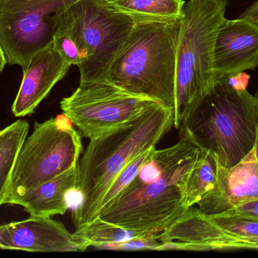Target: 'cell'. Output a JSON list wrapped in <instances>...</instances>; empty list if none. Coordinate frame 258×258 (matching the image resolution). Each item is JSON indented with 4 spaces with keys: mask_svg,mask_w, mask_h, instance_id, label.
I'll list each match as a JSON object with an SVG mask.
<instances>
[{
    "mask_svg": "<svg viewBox=\"0 0 258 258\" xmlns=\"http://www.w3.org/2000/svg\"><path fill=\"white\" fill-rule=\"evenodd\" d=\"M199 151L183 139L168 148H155L126 189L98 218L128 230L163 231L187 209L185 185Z\"/></svg>",
    "mask_w": 258,
    "mask_h": 258,
    "instance_id": "6da1fadb",
    "label": "cell"
},
{
    "mask_svg": "<svg viewBox=\"0 0 258 258\" xmlns=\"http://www.w3.org/2000/svg\"><path fill=\"white\" fill-rule=\"evenodd\" d=\"M174 126V111L160 104L132 122L90 139L79 163L78 188L83 202L74 210L76 227L99 217L110 186L134 159L156 146Z\"/></svg>",
    "mask_w": 258,
    "mask_h": 258,
    "instance_id": "7a4b0ae2",
    "label": "cell"
},
{
    "mask_svg": "<svg viewBox=\"0 0 258 258\" xmlns=\"http://www.w3.org/2000/svg\"><path fill=\"white\" fill-rule=\"evenodd\" d=\"M257 127L258 90L253 95L236 89L224 78L191 109L178 129L180 139L230 168L254 148Z\"/></svg>",
    "mask_w": 258,
    "mask_h": 258,
    "instance_id": "3957f363",
    "label": "cell"
},
{
    "mask_svg": "<svg viewBox=\"0 0 258 258\" xmlns=\"http://www.w3.org/2000/svg\"><path fill=\"white\" fill-rule=\"evenodd\" d=\"M135 24L104 0H77L57 18L52 42L67 62L78 67L80 84L104 83Z\"/></svg>",
    "mask_w": 258,
    "mask_h": 258,
    "instance_id": "277c9868",
    "label": "cell"
},
{
    "mask_svg": "<svg viewBox=\"0 0 258 258\" xmlns=\"http://www.w3.org/2000/svg\"><path fill=\"white\" fill-rule=\"evenodd\" d=\"M180 20L135 24L104 83L174 111Z\"/></svg>",
    "mask_w": 258,
    "mask_h": 258,
    "instance_id": "5b68a950",
    "label": "cell"
},
{
    "mask_svg": "<svg viewBox=\"0 0 258 258\" xmlns=\"http://www.w3.org/2000/svg\"><path fill=\"white\" fill-rule=\"evenodd\" d=\"M229 0H188L180 20L176 61L174 127L218 83L215 72L217 36L226 21Z\"/></svg>",
    "mask_w": 258,
    "mask_h": 258,
    "instance_id": "8992f818",
    "label": "cell"
},
{
    "mask_svg": "<svg viewBox=\"0 0 258 258\" xmlns=\"http://www.w3.org/2000/svg\"><path fill=\"white\" fill-rule=\"evenodd\" d=\"M64 115L34 123L18 153L6 204H16L27 192L79 163L81 136Z\"/></svg>",
    "mask_w": 258,
    "mask_h": 258,
    "instance_id": "52a82bcc",
    "label": "cell"
},
{
    "mask_svg": "<svg viewBox=\"0 0 258 258\" xmlns=\"http://www.w3.org/2000/svg\"><path fill=\"white\" fill-rule=\"evenodd\" d=\"M157 104L109 83H95L80 84L62 98L60 107L81 136L92 139L132 122Z\"/></svg>",
    "mask_w": 258,
    "mask_h": 258,
    "instance_id": "ba28073f",
    "label": "cell"
},
{
    "mask_svg": "<svg viewBox=\"0 0 258 258\" xmlns=\"http://www.w3.org/2000/svg\"><path fill=\"white\" fill-rule=\"evenodd\" d=\"M77 0H1L0 45L7 63L27 69L33 55L52 41L60 14Z\"/></svg>",
    "mask_w": 258,
    "mask_h": 258,
    "instance_id": "9c48e42d",
    "label": "cell"
},
{
    "mask_svg": "<svg viewBox=\"0 0 258 258\" xmlns=\"http://www.w3.org/2000/svg\"><path fill=\"white\" fill-rule=\"evenodd\" d=\"M255 200H258V164L254 145L232 168H224L217 161L216 183L197 204L202 212L214 216Z\"/></svg>",
    "mask_w": 258,
    "mask_h": 258,
    "instance_id": "30bf717a",
    "label": "cell"
},
{
    "mask_svg": "<svg viewBox=\"0 0 258 258\" xmlns=\"http://www.w3.org/2000/svg\"><path fill=\"white\" fill-rule=\"evenodd\" d=\"M0 249L30 252L84 251L65 226L48 217H30L0 226Z\"/></svg>",
    "mask_w": 258,
    "mask_h": 258,
    "instance_id": "8fae6325",
    "label": "cell"
},
{
    "mask_svg": "<svg viewBox=\"0 0 258 258\" xmlns=\"http://www.w3.org/2000/svg\"><path fill=\"white\" fill-rule=\"evenodd\" d=\"M72 65L56 49L52 41L33 55L23 71L19 90L12 107L16 118L31 115Z\"/></svg>",
    "mask_w": 258,
    "mask_h": 258,
    "instance_id": "7c38bea8",
    "label": "cell"
},
{
    "mask_svg": "<svg viewBox=\"0 0 258 258\" xmlns=\"http://www.w3.org/2000/svg\"><path fill=\"white\" fill-rule=\"evenodd\" d=\"M258 68V23L246 18L226 19L215 45L218 80Z\"/></svg>",
    "mask_w": 258,
    "mask_h": 258,
    "instance_id": "4fadbf2b",
    "label": "cell"
},
{
    "mask_svg": "<svg viewBox=\"0 0 258 258\" xmlns=\"http://www.w3.org/2000/svg\"><path fill=\"white\" fill-rule=\"evenodd\" d=\"M79 163L54 178L27 192L16 202L30 217L63 215L70 209V191L78 187Z\"/></svg>",
    "mask_w": 258,
    "mask_h": 258,
    "instance_id": "5bb4252c",
    "label": "cell"
},
{
    "mask_svg": "<svg viewBox=\"0 0 258 258\" xmlns=\"http://www.w3.org/2000/svg\"><path fill=\"white\" fill-rule=\"evenodd\" d=\"M135 24L173 22L183 16L184 0H104Z\"/></svg>",
    "mask_w": 258,
    "mask_h": 258,
    "instance_id": "9a60e30c",
    "label": "cell"
},
{
    "mask_svg": "<svg viewBox=\"0 0 258 258\" xmlns=\"http://www.w3.org/2000/svg\"><path fill=\"white\" fill-rule=\"evenodd\" d=\"M28 133V123L21 119L0 130V206L6 204L15 162Z\"/></svg>",
    "mask_w": 258,
    "mask_h": 258,
    "instance_id": "2e32d148",
    "label": "cell"
},
{
    "mask_svg": "<svg viewBox=\"0 0 258 258\" xmlns=\"http://www.w3.org/2000/svg\"><path fill=\"white\" fill-rule=\"evenodd\" d=\"M76 228L77 229L73 233V236L76 242H78L86 249L89 246H93L98 249L100 246L106 244L124 242L134 238L156 233L128 230L103 221L100 218L87 224L79 226Z\"/></svg>",
    "mask_w": 258,
    "mask_h": 258,
    "instance_id": "e0dca14e",
    "label": "cell"
},
{
    "mask_svg": "<svg viewBox=\"0 0 258 258\" xmlns=\"http://www.w3.org/2000/svg\"><path fill=\"white\" fill-rule=\"evenodd\" d=\"M217 181V161L210 153L200 150L186 178L184 205L186 209L198 204Z\"/></svg>",
    "mask_w": 258,
    "mask_h": 258,
    "instance_id": "ac0fdd59",
    "label": "cell"
},
{
    "mask_svg": "<svg viewBox=\"0 0 258 258\" xmlns=\"http://www.w3.org/2000/svg\"><path fill=\"white\" fill-rule=\"evenodd\" d=\"M155 148L156 147L150 148L144 152L141 153L139 156H138L136 159H134L129 165H127L126 168L116 177V180L112 183L103 198L101 205V212L103 209L113 204L122 195V192L126 189L130 183L133 181L134 179L137 177L141 166L150 158Z\"/></svg>",
    "mask_w": 258,
    "mask_h": 258,
    "instance_id": "d6986e66",
    "label": "cell"
},
{
    "mask_svg": "<svg viewBox=\"0 0 258 258\" xmlns=\"http://www.w3.org/2000/svg\"><path fill=\"white\" fill-rule=\"evenodd\" d=\"M157 233H151L145 236L134 238L124 242H115V243L106 244L101 245L98 249L106 250H155L157 251L160 246L161 242L156 239Z\"/></svg>",
    "mask_w": 258,
    "mask_h": 258,
    "instance_id": "ffe728a7",
    "label": "cell"
},
{
    "mask_svg": "<svg viewBox=\"0 0 258 258\" xmlns=\"http://www.w3.org/2000/svg\"><path fill=\"white\" fill-rule=\"evenodd\" d=\"M219 215L247 218L258 221V200L236 206L228 212Z\"/></svg>",
    "mask_w": 258,
    "mask_h": 258,
    "instance_id": "44dd1931",
    "label": "cell"
},
{
    "mask_svg": "<svg viewBox=\"0 0 258 258\" xmlns=\"http://www.w3.org/2000/svg\"><path fill=\"white\" fill-rule=\"evenodd\" d=\"M251 77L245 71L227 77L229 84L236 89H247Z\"/></svg>",
    "mask_w": 258,
    "mask_h": 258,
    "instance_id": "7402d4cb",
    "label": "cell"
},
{
    "mask_svg": "<svg viewBox=\"0 0 258 258\" xmlns=\"http://www.w3.org/2000/svg\"><path fill=\"white\" fill-rule=\"evenodd\" d=\"M239 18H246L250 21L258 23V0L250 5L242 14Z\"/></svg>",
    "mask_w": 258,
    "mask_h": 258,
    "instance_id": "603a6c76",
    "label": "cell"
},
{
    "mask_svg": "<svg viewBox=\"0 0 258 258\" xmlns=\"http://www.w3.org/2000/svg\"><path fill=\"white\" fill-rule=\"evenodd\" d=\"M7 64V60H6V55H5L4 51L0 45V73L3 71L5 66Z\"/></svg>",
    "mask_w": 258,
    "mask_h": 258,
    "instance_id": "cb8c5ba5",
    "label": "cell"
},
{
    "mask_svg": "<svg viewBox=\"0 0 258 258\" xmlns=\"http://www.w3.org/2000/svg\"><path fill=\"white\" fill-rule=\"evenodd\" d=\"M248 240L250 242L254 244V245H257L258 247V236H253V237L248 238Z\"/></svg>",
    "mask_w": 258,
    "mask_h": 258,
    "instance_id": "d4e9b609",
    "label": "cell"
},
{
    "mask_svg": "<svg viewBox=\"0 0 258 258\" xmlns=\"http://www.w3.org/2000/svg\"><path fill=\"white\" fill-rule=\"evenodd\" d=\"M255 153H256V159H257V162L258 164V141L256 140L255 143Z\"/></svg>",
    "mask_w": 258,
    "mask_h": 258,
    "instance_id": "484cf974",
    "label": "cell"
},
{
    "mask_svg": "<svg viewBox=\"0 0 258 258\" xmlns=\"http://www.w3.org/2000/svg\"><path fill=\"white\" fill-rule=\"evenodd\" d=\"M257 140L258 141V127H257Z\"/></svg>",
    "mask_w": 258,
    "mask_h": 258,
    "instance_id": "4316f807",
    "label": "cell"
},
{
    "mask_svg": "<svg viewBox=\"0 0 258 258\" xmlns=\"http://www.w3.org/2000/svg\"><path fill=\"white\" fill-rule=\"evenodd\" d=\"M0 1H1V0H0Z\"/></svg>",
    "mask_w": 258,
    "mask_h": 258,
    "instance_id": "83f0119b",
    "label": "cell"
}]
</instances>
